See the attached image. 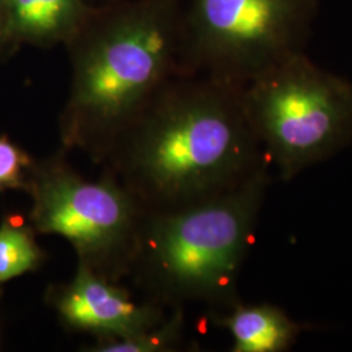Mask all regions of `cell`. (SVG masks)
I'll use <instances>...</instances> for the list:
<instances>
[{
    "mask_svg": "<svg viewBox=\"0 0 352 352\" xmlns=\"http://www.w3.org/2000/svg\"><path fill=\"white\" fill-rule=\"evenodd\" d=\"M243 87L209 77L164 84L115 140L101 166L146 212L201 201L263 166Z\"/></svg>",
    "mask_w": 352,
    "mask_h": 352,
    "instance_id": "6da1fadb",
    "label": "cell"
},
{
    "mask_svg": "<svg viewBox=\"0 0 352 352\" xmlns=\"http://www.w3.org/2000/svg\"><path fill=\"white\" fill-rule=\"evenodd\" d=\"M269 183L266 166L234 188L176 209L146 212L129 276L167 308L238 302L240 267Z\"/></svg>",
    "mask_w": 352,
    "mask_h": 352,
    "instance_id": "7a4b0ae2",
    "label": "cell"
},
{
    "mask_svg": "<svg viewBox=\"0 0 352 352\" xmlns=\"http://www.w3.org/2000/svg\"><path fill=\"white\" fill-rule=\"evenodd\" d=\"M173 34L157 17L139 14L111 26L77 54L60 123L62 149L101 164L118 136L167 82Z\"/></svg>",
    "mask_w": 352,
    "mask_h": 352,
    "instance_id": "3957f363",
    "label": "cell"
},
{
    "mask_svg": "<svg viewBox=\"0 0 352 352\" xmlns=\"http://www.w3.org/2000/svg\"><path fill=\"white\" fill-rule=\"evenodd\" d=\"M243 104L266 160L287 180L352 140V82L305 52L254 76L243 87Z\"/></svg>",
    "mask_w": 352,
    "mask_h": 352,
    "instance_id": "277c9868",
    "label": "cell"
},
{
    "mask_svg": "<svg viewBox=\"0 0 352 352\" xmlns=\"http://www.w3.org/2000/svg\"><path fill=\"white\" fill-rule=\"evenodd\" d=\"M65 155L62 149L32 166L25 189L32 197L29 222L36 232L68 240L77 264L122 283L146 210L115 177L103 173L97 180L87 179Z\"/></svg>",
    "mask_w": 352,
    "mask_h": 352,
    "instance_id": "5b68a950",
    "label": "cell"
},
{
    "mask_svg": "<svg viewBox=\"0 0 352 352\" xmlns=\"http://www.w3.org/2000/svg\"><path fill=\"white\" fill-rule=\"evenodd\" d=\"M318 0H195L190 54L214 77L244 87L308 45Z\"/></svg>",
    "mask_w": 352,
    "mask_h": 352,
    "instance_id": "8992f818",
    "label": "cell"
},
{
    "mask_svg": "<svg viewBox=\"0 0 352 352\" xmlns=\"http://www.w3.org/2000/svg\"><path fill=\"white\" fill-rule=\"evenodd\" d=\"M46 298L64 327L88 333L96 340L133 336L158 325L168 315L167 307L145 298L135 300L122 283L81 264L68 283L51 286Z\"/></svg>",
    "mask_w": 352,
    "mask_h": 352,
    "instance_id": "52a82bcc",
    "label": "cell"
},
{
    "mask_svg": "<svg viewBox=\"0 0 352 352\" xmlns=\"http://www.w3.org/2000/svg\"><path fill=\"white\" fill-rule=\"evenodd\" d=\"M218 325L230 331L235 352H282L289 350L302 327L280 308L270 304L243 305L236 302Z\"/></svg>",
    "mask_w": 352,
    "mask_h": 352,
    "instance_id": "ba28073f",
    "label": "cell"
},
{
    "mask_svg": "<svg viewBox=\"0 0 352 352\" xmlns=\"http://www.w3.org/2000/svg\"><path fill=\"white\" fill-rule=\"evenodd\" d=\"M10 33L33 42L67 36L81 16L80 0H4Z\"/></svg>",
    "mask_w": 352,
    "mask_h": 352,
    "instance_id": "9c48e42d",
    "label": "cell"
},
{
    "mask_svg": "<svg viewBox=\"0 0 352 352\" xmlns=\"http://www.w3.org/2000/svg\"><path fill=\"white\" fill-rule=\"evenodd\" d=\"M45 253L36 241V230L17 215H10L0 225V286L13 278L34 272Z\"/></svg>",
    "mask_w": 352,
    "mask_h": 352,
    "instance_id": "30bf717a",
    "label": "cell"
},
{
    "mask_svg": "<svg viewBox=\"0 0 352 352\" xmlns=\"http://www.w3.org/2000/svg\"><path fill=\"white\" fill-rule=\"evenodd\" d=\"M183 307L171 308L162 322L124 338L96 340L90 352H168L175 351L183 340Z\"/></svg>",
    "mask_w": 352,
    "mask_h": 352,
    "instance_id": "8fae6325",
    "label": "cell"
},
{
    "mask_svg": "<svg viewBox=\"0 0 352 352\" xmlns=\"http://www.w3.org/2000/svg\"><path fill=\"white\" fill-rule=\"evenodd\" d=\"M34 160L6 136L0 138V192L28 187Z\"/></svg>",
    "mask_w": 352,
    "mask_h": 352,
    "instance_id": "7c38bea8",
    "label": "cell"
},
{
    "mask_svg": "<svg viewBox=\"0 0 352 352\" xmlns=\"http://www.w3.org/2000/svg\"><path fill=\"white\" fill-rule=\"evenodd\" d=\"M10 28H8V17L4 6V0H0V43L4 41L6 36H8Z\"/></svg>",
    "mask_w": 352,
    "mask_h": 352,
    "instance_id": "4fadbf2b",
    "label": "cell"
}]
</instances>
